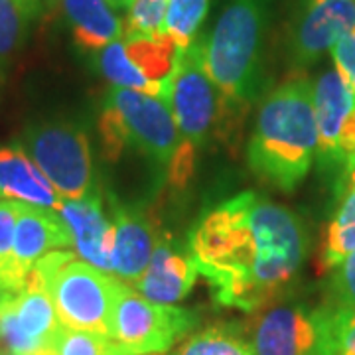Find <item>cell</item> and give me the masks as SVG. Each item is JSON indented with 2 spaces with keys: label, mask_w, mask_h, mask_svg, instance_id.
Listing matches in <instances>:
<instances>
[{
  "label": "cell",
  "mask_w": 355,
  "mask_h": 355,
  "mask_svg": "<svg viewBox=\"0 0 355 355\" xmlns=\"http://www.w3.org/2000/svg\"><path fill=\"white\" fill-rule=\"evenodd\" d=\"M308 231L288 207L243 191L207 211L190 251L216 304L257 314L275 304L308 257Z\"/></svg>",
  "instance_id": "1"
},
{
  "label": "cell",
  "mask_w": 355,
  "mask_h": 355,
  "mask_svg": "<svg viewBox=\"0 0 355 355\" xmlns=\"http://www.w3.org/2000/svg\"><path fill=\"white\" fill-rule=\"evenodd\" d=\"M109 2L114 10H128L135 4V0H109Z\"/></svg>",
  "instance_id": "30"
},
{
  "label": "cell",
  "mask_w": 355,
  "mask_h": 355,
  "mask_svg": "<svg viewBox=\"0 0 355 355\" xmlns=\"http://www.w3.org/2000/svg\"><path fill=\"white\" fill-rule=\"evenodd\" d=\"M331 58L336 69L340 71V76L349 83V87L355 95V30L349 32L347 36H343L331 50Z\"/></svg>",
  "instance_id": "27"
},
{
  "label": "cell",
  "mask_w": 355,
  "mask_h": 355,
  "mask_svg": "<svg viewBox=\"0 0 355 355\" xmlns=\"http://www.w3.org/2000/svg\"><path fill=\"white\" fill-rule=\"evenodd\" d=\"M73 42L81 50L99 51L123 40L127 28L109 0H60Z\"/></svg>",
  "instance_id": "19"
},
{
  "label": "cell",
  "mask_w": 355,
  "mask_h": 355,
  "mask_svg": "<svg viewBox=\"0 0 355 355\" xmlns=\"http://www.w3.org/2000/svg\"><path fill=\"white\" fill-rule=\"evenodd\" d=\"M178 48L162 36H125L95 51L93 64L114 87L142 91L170 107L172 69Z\"/></svg>",
  "instance_id": "10"
},
{
  "label": "cell",
  "mask_w": 355,
  "mask_h": 355,
  "mask_svg": "<svg viewBox=\"0 0 355 355\" xmlns=\"http://www.w3.org/2000/svg\"><path fill=\"white\" fill-rule=\"evenodd\" d=\"M99 130L105 154L111 160L130 148L156 164L172 166L186 144L164 101L142 91L114 85L105 95Z\"/></svg>",
  "instance_id": "5"
},
{
  "label": "cell",
  "mask_w": 355,
  "mask_h": 355,
  "mask_svg": "<svg viewBox=\"0 0 355 355\" xmlns=\"http://www.w3.org/2000/svg\"><path fill=\"white\" fill-rule=\"evenodd\" d=\"M121 355H128V354H121Z\"/></svg>",
  "instance_id": "34"
},
{
  "label": "cell",
  "mask_w": 355,
  "mask_h": 355,
  "mask_svg": "<svg viewBox=\"0 0 355 355\" xmlns=\"http://www.w3.org/2000/svg\"><path fill=\"white\" fill-rule=\"evenodd\" d=\"M18 217L14 229L12 270L20 288L26 286L30 270L42 257L73 247L71 233L55 209L16 202Z\"/></svg>",
  "instance_id": "14"
},
{
  "label": "cell",
  "mask_w": 355,
  "mask_h": 355,
  "mask_svg": "<svg viewBox=\"0 0 355 355\" xmlns=\"http://www.w3.org/2000/svg\"><path fill=\"white\" fill-rule=\"evenodd\" d=\"M160 2H168V0H160Z\"/></svg>",
  "instance_id": "32"
},
{
  "label": "cell",
  "mask_w": 355,
  "mask_h": 355,
  "mask_svg": "<svg viewBox=\"0 0 355 355\" xmlns=\"http://www.w3.org/2000/svg\"><path fill=\"white\" fill-rule=\"evenodd\" d=\"M336 349L338 355H355V316H338V330H336Z\"/></svg>",
  "instance_id": "28"
},
{
  "label": "cell",
  "mask_w": 355,
  "mask_h": 355,
  "mask_svg": "<svg viewBox=\"0 0 355 355\" xmlns=\"http://www.w3.org/2000/svg\"><path fill=\"white\" fill-rule=\"evenodd\" d=\"M172 355H253V349L241 326L216 324L190 336Z\"/></svg>",
  "instance_id": "21"
},
{
  "label": "cell",
  "mask_w": 355,
  "mask_h": 355,
  "mask_svg": "<svg viewBox=\"0 0 355 355\" xmlns=\"http://www.w3.org/2000/svg\"><path fill=\"white\" fill-rule=\"evenodd\" d=\"M253 355H338L328 308L272 306L257 312L247 328Z\"/></svg>",
  "instance_id": "9"
},
{
  "label": "cell",
  "mask_w": 355,
  "mask_h": 355,
  "mask_svg": "<svg viewBox=\"0 0 355 355\" xmlns=\"http://www.w3.org/2000/svg\"><path fill=\"white\" fill-rule=\"evenodd\" d=\"M18 4H22L24 8H28L30 12H34L36 16H42L46 14L48 10H51V6L58 2V0H16Z\"/></svg>",
  "instance_id": "29"
},
{
  "label": "cell",
  "mask_w": 355,
  "mask_h": 355,
  "mask_svg": "<svg viewBox=\"0 0 355 355\" xmlns=\"http://www.w3.org/2000/svg\"><path fill=\"white\" fill-rule=\"evenodd\" d=\"M60 328L55 306L42 286L26 282L20 292H0V343L8 354H46Z\"/></svg>",
  "instance_id": "13"
},
{
  "label": "cell",
  "mask_w": 355,
  "mask_h": 355,
  "mask_svg": "<svg viewBox=\"0 0 355 355\" xmlns=\"http://www.w3.org/2000/svg\"><path fill=\"white\" fill-rule=\"evenodd\" d=\"M196 324V312L170 304H154L125 284L114 304L109 338L123 354H164Z\"/></svg>",
  "instance_id": "8"
},
{
  "label": "cell",
  "mask_w": 355,
  "mask_h": 355,
  "mask_svg": "<svg viewBox=\"0 0 355 355\" xmlns=\"http://www.w3.org/2000/svg\"><path fill=\"white\" fill-rule=\"evenodd\" d=\"M71 233V243L85 263L111 275L114 225L103 209L99 191H91L81 200H62L58 209Z\"/></svg>",
  "instance_id": "15"
},
{
  "label": "cell",
  "mask_w": 355,
  "mask_h": 355,
  "mask_svg": "<svg viewBox=\"0 0 355 355\" xmlns=\"http://www.w3.org/2000/svg\"><path fill=\"white\" fill-rule=\"evenodd\" d=\"M324 304L330 306L338 314H342L345 320L355 316V251L342 265H338L331 270Z\"/></svg>",
  "instance_id": "26"
},
{
  "label": "cell",
  "mask_w": 355,
  "mask_h": 355,
  "mask_svg": "<svg viewBox=\"0 0 355 355\" xmlns=\"http://www.w3.org/2000/svg\"><path fill=\"white\" fill-rule=\"evenodd\" d=\"M277 0H229L214 30L202 36L203 64L229 113L257 103L266 85V42Z\"/></svg>",
  "instance_id": "3"
},
{
  "label": "cell",
  "mask_w": 355,
  "mask_h": 355,
  "mask_svg": "<svg viewBox=\"0 0 355 355\" xmlns=\"http://www.w3.org/2000/svg\"><path fill=\"white\" fill-rule=\"evenodd\" d=\"M2 355H18V354H8V352H6V354H2Z\"/></svg>",
  "instance_id": "31"
},
{
  "label": "cell",
  "mask_w": 355,
  "mask_h": 355,
  "mask_svg": "<svg viewBox=\"0 0 355 355\" xmlns=\"http://www.w3.org/2000/svg\"><path fill=\"white\" fill-rule=\"evenodd\" d=\"M38 16L16 0H0V64L24 48L30 28Z\"/></svg>",
  "instance_id": "23"
},
{
  "label": "cell",
  "mask_w": 355,
  "mask_h": 355,
  "mask_svg": "<svg viewBox=\"0 0 355 355\" xmlns=\"http://www.w3.org/2000/svg\"><path fill=\"white\" fill-rule=\"evenodd\" d=\"M113 225L111 275L128 286H135L150 263L158 241L156 229L140 209L125 203H113Z\"/></svg>",
  "instance_id": "17"
},
{
  "label": "cell",
  "mask_w": 355,
  "mask_h": 355,
  "mask_svg": "<svg viewBox=\"0 0 355 355\" xmlns=\"http://www.w3.org/2000/svg\"><path fill=\"white\" fill-rule=\"evenodd\" d=\"M355 30V0H300L286 32V58L292 69L314 65Z\"/></svg>",
  "instance_id": "12"
},
{
  "label": "cell",
  "mask_w": 355,
  "mask_h": 355,
  "mask_svg": "<svg viewBox=\"0 0 355 355\" xmlns=\"http://www.w3.org/2000/svg\"><path fill=\"white\" fill-rule=\"evenodd\" d=\"M318 160L326 170H355V95L340 71L326 69L314 83Z\"/></svg>",
  "instance_id": "11"
},
{
  "label": "cell",
  "mask_w": 355,
  "mask_h": 355,
  "mask_svg": "<svg viewBox=\"0 0 355 355\" xmlns=\"http://www.w3.org/2000/svg\"><path fill=\"white\" fill-rule=\"evenodd\" d=\"M209 12V0H168L164 34L178 50H188L200 38V28Z\"/></svg>",
  "instance_id": "22"
},
{
  "label": "cell",
  "mask_w": 355,
  "mask_h": 355,
  "mask_svg": "<svg viewBox=\"0 0 355 355\" xmlns=\"http://www.w3.org/2000/svg\"><path fill=\"white\" fill-rule=\"evenodd\" d=\"M2 354H4V352H0V355H2Z\"/></svg>",
  "instance_id": "33"
},
{
  "label": "cell",
  "mask_w": 355,
  "mask_h": 355,
  "mask_svg": "<svg viewBox=\"0 0 355 355\" xmlns=\"http://www.w3.org/2000/svg\"><path fill=\"white\" fill-rule=\"evenodd\" d=\"M316 154L314 83L292 77L261 103L247 162L261 182L291 193L304 182Z\"/></svg>",
  "instance_id": "2"
},
{
  "label": "cell",
  "mask_w": 355,
  "mask_h": 355,
  "mask_svg": "<svg viewBox=\"0 0 355 355\" xmlns=\"http://www.w3.org/2000/svg\"><path fill=\"white\" fill-rule=\"evenodd\" d=\"M200 277L190 249H182L170 237H158L148 268L135 284L139 294L154 304L174 306L184 300Z\"/></svg>",
  "instance_id": "16"
},
{
  "label": "cell",
  "mask_w": 355,
  "mask_h": 355,
  "mask_svg": "<svg viewBox=\"0 0 355 355\" xmlns=\"http://www.w3.org/2000/svg\"><path fill=\"white\" fill-rule=\"evenodd\" d=\"M53 355H121V347L107 336L87 330H73L62 324L51 343Z\"/></svg>",
  "instance_id": "24"
},
{
  "label": "cell",
  "mask_w": 355,
  "mask_h": 355,
  "mask_svg": "<svg viewBox=\"0 0 355 355\" xmlns=\"http://www.w3.org/2000/svg\"><path fill=\"white\" fill-rule=\"evenodd\" d=\"M170 111L180 135L193 148L205 146L219 132L225 114H231L223 95L205 71L202 36L188 50H178L172 69Z\"/></svg>",
  "instance_id": "7"
},
{
  "label": "cell",
  "mask_w": 355,
  "mask_h": 355,
  "mask_svg": "<svg viewBox=\"0 0 355 355\" xmlns=\"http://www.w3.org/2000/svg\"><path fill=\"white\" fill-rule=\"evenodd\" d=\"M0 200L32 203L58 211L64 198L53 190L20 146H10L0 148Z\"/></svg>",
  "instance_id": "18"
},
{
  "label": "cell",
  "mask_w": 355,
  "mask_h": 355,
  "mask_svg": "<svg viewBox=\"0 0 355 355\" xmlns=\"http://www.w3.org/2000/svg\"><path fill=\"white\" fill-rule=\"evenodd\" d=\"M16 202L0 200V292H20V284L12 270L14 229H16Z\"/></svg>",
  "instance_id": "25"
},
{
  "label": "cell",
  "mask_w": 355,
  "mask_h": 355,
  "mask_svg": "<svg viewBox=\"0 0 355 355\" xmlns=\"http://www.w3.org/2000/svg\"><path fill=\"white\" fill-rule=\"evenodd\" d=\"M355 251V170L342 178L340 205L324 231L318 270L328 272Z\"/></svg>",
  "instance_id": "20"
},
{
  "label": "cell",
  "mask_w": 355,
  "mask_h": 355,
  "mask_svg": "<svg viewBox=\"0 0 355 355\" xmlns=\"http://www.w3.org/2000/svg\"><path fill=\"white\" fill-rule=\"evenodd\" d=\"M26 282L42 286L50 294L64 326L109 338L114 304L125 282L79 261L71 251H53L42 257Z\"/></svg>",
  "instance_id": "4"
},
{
  "label": "cell",
  "mask_w": 355,
  "mask_h": 355,
  "mask_svg": "<svg viewBox=\"0 0 355 355\" xmlns=\"http://www.w3.org/2000/svg\"><path fill=\"white\" fill-rule=\"evenodd\" d=\"M18 146L64 200L95 191L87 135L67 121H44L24 128Z\"/></svg>",
  "instance_id": "6"
}]
</instances>
